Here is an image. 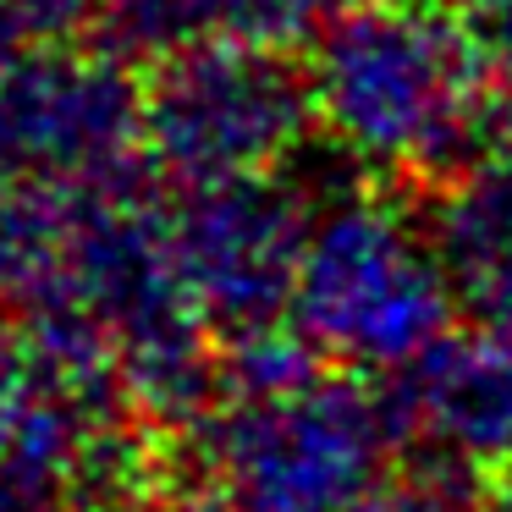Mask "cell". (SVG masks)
<instances>
[{"label": "cell", "instance_id": "cell-8", "mask_svg": "<svg viewBox=\"0 0 512 512\" xmlns=\"http://www.w3.org/2000/svg\"><path fill=\"white\" fill-rule=\"evenodd\" d=\"M430 237L457 287V303L479 325L512 336V149L446 182L430 215Z\"/></svg>", "mask_w": 512, "mask_h": 512}, {"label": "cell", "instance_id": "cell-6", "mask_svg": "<svg viewBox=\"0 0 512 512\" xmlns=\"http://www.w3.org/2000/svg\"><path fill=\"white\" fill-rule=\"evenodd\" d=\"M166 221L177 265L210 325L254 331L292 314L314 204L287 171L188 182Z\"/></svg>", "mask_w": 512, "mask_h": 512}, {"label": "cell", "instance_id": "cell-12", "mask_svg": "<svg viewBox=\"0 0 512 512\" xmlns=\"http://www.w3.org/2000/svg\"><path fill=\"white\" fill-rule=\"evenodd\" d=\"M34 45V28H28V6L23 0H0V72L12 67L23 50Z\"/></svg>", "mask_w": 512, "mask_h": 512}, {"label": "cell", "instance_id": "cell-7", "mask_svg": "<svg viewBox=\"0 0 512 512\" xmlns=\"http://www.w3.org/2000/svg\"><path fill=\"white\" fill-rule=\"evenodd\" d=\"M402 452L512 463V336L496 325L446 331L380 380Z\"/></svg>", "mask_w": 512, "mask_h": 512}, {"label": "cell", "instance_id": "cell-3", "mask_svg": "<svg viewBox=\"0 0 512 512\" xmlns=\"http://www.w3.org/2000/svg\"><path fill=\"white\" fill-rule=\"evenodd\" d=\"M193 430L232 512H358L397 452L380 386L331 375L270 397H215Z\"/></svg>", "mask_w": 512, "mask_h": 512}, {"label": "cell", "instance_id": "cell-2", "mask_svg": "<svg viewBox=\"0 0 512 512\" xmlns=\"http://www.w3.org/2000/svg\"><path fill=\"white\" fill-rule=\"evenodd\" d=\"M457 287L430 226L386 193L353 188L320 204L303 248L292 325L347 369H402L452 331Z\"/></svg>", "mask_w": 512, "mask_h": 512}, {"label": "cell", "instance_id": "cell-1", "mask_svg": "<svg viewBox=\"0 0 512 512\" xmlns=\"http://www.w3.org/2000/svg\"><path fill=\"white\" fill-rule=\"evenodd\" d=\"M320 133L364 171L446 182L512 149V100L485 83L446 6L375 0L325 23L309 50Z\"/></svg>", "mask_w": 512, "mask_h": 512}, {"label": "cell", "instance_id": "cell-5", "mask_svg": "<svg viewBox=\"0 0 512 512\" xmlns=\"http://www.w3.org/2000/svg\"><path fill=\"white\" fill-rule=\"evenodd\" d=\"M144 166V83L122 56L28 45L0 72V177L100 188Z\"/></svg>", "mask_w": 512, "mask_h": 512}, {"label": "cell", "instance_id": "cell-4", "mask_svg": "<svg viewBox=\"0 0 512 512\" xmlns=\"http://www.w3.org/2000/svg\"><path fill=\"white\" fill-rule=\"evenodd\" d=\"M314 127L309 67L287 45L210 39L155 61L144 83V155L177 188L281 171Z\"/></svg>", "mask_w": 512, "mask_h": 512}, {"label": "cell", "instance_id": "cell-11", "mask_svg": "<svg viewBox=\"0 0 512 512\" xmlns=\"http://www.w3.org/2000/svg\"><path fill=\"white\" fill-rule=\"evenodd\" d=\"M446 12L457 17L485 83L501 100H512V0H452Z\"/></svg>", "mask_w": 512, "mask_h": 512}, {"label": "cell", "instance_id": "cell-10", "mask_svg": "<svg viewBox=\"0 0 512 512\" xmlns=\"http://www.w3.org/2000/svg\"><path fill=\"white\" fill-rule=\"evenodd\" d=\"M479 463L446 452H408V463L391 468L380 490L358 512H485Z\"/></svg>", "mask_w": 512, "mask_h": 512}, {"label": "cell", "instance_id": "cell-9", "mask_svg": "<svg viewBox=\"0 0 512 512\" xmlns=\"http://www.w3.org/2000/svg\"><path fill=\"white\" fill-rule=\"evenodd\" d=\"M314 0H100L94 34L100 50L122 61H166L210 39L292 45L309 23Z\"/></svg>", "mask_w": 512, "mask_h": 512}, {"label": "cell", "instance_id": "cell-13", "mask_svg": "<svg viewBox=\"0 0 512 512\" xmlns=\"http://www.w3.org/2000/svg\"><path fill=\"white\" fill-rule=\"evenodd\" d=\"M155 512H232L226 501H166V507H155Z\"/></svg>", "mask_w": 512, "mask_h": 512}, {"label": "cell", "instance_id": "cell-14", "mask_svg": "<svg viewBox=\"0 0 512 512\" xmlns=\"http://www.w3.org/2000/svg\"><path fill=\"white\" fill-rule=\"evenodd\" d=\"M353 6H375V0H314V12H353Z\"/></svg>", "mask_w": 512, "mask_h": 512}]
</instances>
